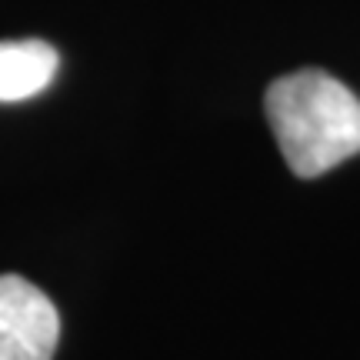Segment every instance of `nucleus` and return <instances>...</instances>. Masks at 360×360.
Returning <instances> with one entry per match:
<instances>
[{"label":"nucleus","instance_id":"obj_3","mask_svg":"<svg viewBox=\"0 0 360 360\" xmlns=\"http://www.w3.org/2000/svg\"><path fill=\"white\" fill-rule=\"evenodd\" d=\"M60 57L44 40H0V103L30 101L53 84Z\"/></svg>","mask_w":360,"mask_h":360},{"label":"nucleus","instance_id":"obj_1","mask_svg":"<svg viewBox=\"0 0 360 360\" xmlns=\"http://www.w3.org/2000/svg\"><path fill=\"white\" fill-rule=\"evenodd\" d=\"M267 120L297 177H321L360 154V97L334 74L297 70L274 80Z\"/></svg>","mask_w":360,"mask_h":360},{"label":"nucleus","instance_id":"obj_2","mask_svg":"<svg viewBox=\"0 0 360 360\" xmlns=\"http://www.w3.org/2000/svg\"><path fill=\"white\" fill-rule=\"evenodd\" d=\"M60 340L53 300L17 274L0 277V360H51Z\"/></svg>","mask_w":360,"mask_h":360}]
</instances>
